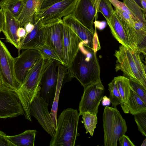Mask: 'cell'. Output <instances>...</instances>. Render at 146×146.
Listing matches in <instances>:
<instances>
[{"instance_id":"cell-7","label":"cell","mask_w":146,"mask_h":146,"mask_svg":"<svg viewBox=\"0 0 146 146\" xmlns=\"http://www.w3.org/2000/svg\"><path fill=\"white\" fill-rule=\"evenodd\" d=\"M104 91V88L101 81L84 88V93L79 104L80 116L86 112L97 115Z\"/></svg>"},{"instance_id":"cell-33","label":"cell","mask_w":146,"mask_h":146,"mask_svg":"<svg viewBox=\"0 0 146 146\" xmlns=\"http://www.w3.org/2000/svg\"><path fill=\"white\" fill-rule=\"evenodd\" d=\"M115 8L125 11L129 14L134 21H136L133 14L123 3L117 0H109Z\"/></svg>"},{"instance_id":"cell-11","label":"cell","mask_w":146,"mask_h":146,"mask_svg":"<svg viewBox=\"0 0 146 146\" xmlns=\"http://www.w3.org/2000/svg\"><path fill=\"white\" fill-rule=\"evenodd\" d=\"M48 105L40 96L39 91L30 104V111L31 115L35 118L43 129L52 137L55 135V130L48 110Z\"/></svg>"},{"instance_id":"cell-17","label":"cell","mask_w":146,"mask_h":146,"mask_svg":"<svg viewBox=\"0 0 146 146\" xmlns=\"http://www.w3.org/2000/svg\"><path fill=\"white\" fill-rule=\"evenodd\" d=\"M3 9L4 15V21L2 30L6 38V41L19 49L21 40L17 35L18 29L20 27L19 23L9 11L6 8Z\"/></svg>"},{"instance_id":"cell-1","label":"cell","mask_w":146,"mask_h":146,"mask_svg":"<svg viewBox=\"0 0 146 146\" xmlns=\"http://www.w3.org/2000/svg\"><path fill=\"white\" fill-rule=\"evenodd\" d=\"M96 53L81 41L71 66L67 68L69 78H76L84 88L101 81L100 68Z\"/></svg>"},{"instance_id":"cell-23","label":"cell","mask_w":146,"mask_h":146,"mask_svg":"<svg viewBox=\"0 0 146 146\" xmlns=\"http://www.w3.org/2000/svg\"><path fill=\"white\" fill-rule=\"evenodd\" d=\"M37 131L36 130H27L18 135L9 136L5 138L15 146H34Z\"/></svg>"},{"instance_id":"cell-29","label":"cell","mask_w":146,"mask_h":146,"mask_svg":"<svg viewBox=\"0 0 146 146\" xmlns=\"http://www.w3.org/2000/svg\"><path fill=\"white\" fill-rule=\"evenodd\" d=\"M123 3L133 14L136 21L146 23L142 10L134 0H122Z\"/></svg>"},{"instance_id":"cell-32","label":"cell","mask_w":146,"mask_h":146,"mask_svg":"<svg viewBox=\"0 0 146 146\" xmlns=\"http://www.w3.org/2000/svg\"><path fill=\"white\" fill-rule=\"evenodd\" d=\"M138 130L146 136V112H140L134 115Z\"/></svg>"},{"instance_id":"cell-41","label":"cell","mask_w":146,"mask_h":146,"mask_svg":"<svg viewBox=\"0 0 146 146\" xmlns=\"http://www.w3.org/2000/svg\"><path fill=\"white\" fill-rule=\"evenodd\" d=\"M102 100V105L104 106L109 105L111 102L110 99L106 96H103Z\"/></svg>"},{"instance_id":"cell-2","label":"cell","mask_w":146,"mask_h":146,"mask_svg":"<svg viewBox=\"0 0 146 146\" xmlns=\"http://www.w3.org/2000/svg\"><path fill=\"white\" fill-rule=\"evenodd\" d=\"M53 61L42 57L28 72L23 84L17 93L25 118L30 121H32L30 111V104L40 91L44 74Z\"/></svg>"},{"instance_id":"cell-16","label":"cell","mask_w":146,"mask_h":146,"mask_svg":"<svg viewBox=\"0 0 146 146\" xmlns=\"http://www.w3.org/2000/svg\"><path fill=\"white\" fill-rule=\"evenodd\" d=\"M62 20L44 25L45 31V43L54 49L63 62V35L61 25Z\"/></svg>"},{"instance_id":"cell-31","label":"cell","mask_w":146,"mask_h":146,"mask_svg":"<svg viewBox=\"0 0 146 146\" xmlns=\"http://www.w3.org/2000/svg\"><path fill=\"white\" fill-rule=\"evenodd\" d=\"M129 79L131 88L146 104V88L138 81L132 79Z\"/></svg>"},{"instance_id":"cell-21","label":"cell","mask_w":146,"mask_h":146,"mask_svg":"<svg viewBox=\"0 0 146 146\" xmlns=\"http://www.w3.org/2000/svg\"><path fill=\"white\" fill-rule=\"evenodd\" d=\"M58 68V77L56 93L50 113L55 131L57 129V112L60 93L65 76L67 74V68L64 65L59 64Z\"/></svg>"},{"instance_id":"cell-10","label":"cell","mask_w":146,"mask_h":146,"mask_svg":"<svg viewBox=\"0 0 146 146\" xmlns=\"http://www.w3.org/2000/svg\"><path fill=\"white\" fill-rule=\"evenodd\" d=\"M101 0H78L72 14L84 26L94 34V21L98 12Z\"/></svg>"},{"instance_id":"cell-13","label":"cell","mask_w":146,"mask_h":146,"mask_svg":"<svg viewBox=\"0 0 146 146\" xmlns=\"http://www.w3.org/2000/svg\"><path fill=\"white\" fill-rule=\"evenodd\" d=\"M42 57L37 50L28 49H25L18 56L15 58V73L20 87L28 72Z\"/></svg>"},{"instance_id":"cell-43","label":"cell","mask_w":146,"mask_h":146,"mask_svg":"<svg viewBox=\"0 0 146 146\" xmlns=\"http://www.w3.org/2000/svg\"><path fill=\"white\" fill-rule=\"evenodd\" d=\"M134 0L135 2L137 3V4L138 5V6L140 7V8L141 9L143 12V9L141 4V0Z\"/></svg>"},{"instance_id":"cell-36","label":"cell","mask_w":146,"mask_h":146,"mask_svg":"<svg viewBox=\"0 0 146 146\" xmlns=\"http://www.w3.org/2000/svg\"><path fill=\"white\" fill-rule=\"evenodd\" d=\"M100 46L95 28L93 39L92 50L95 52L96 53L97 52L100 50Z\"/></svg>"},{"instance_id":"cell-14","label":"cell","mask_w":146,"mask_h":146,"mask_svg":"<svg viewBox=\"0 0 146 146\" xmlns=\"http://www.w3.org/2000/svg\"><path fill=\"white\" fill-rule=\"evenodd\" d=\"M59 64L58 61L53 60L44 73L41 81L40 95L49 105L52 106L54 98L58 77L56 68Z\"/></svg>"},{"instance_id":"cell-40","label":"cell","mask_w":146,"mask_h":146,"mask_svg":"<svg viewBox=\"0 0 146 146\" xmlns=\"http://www.w3.org/2000/svg\"><path fill=\"white\" fill-rule=\"evenodd\" d=\"M4 21V15L3 9H0V32L2 31Z\"/></svg>"},{"instance_id":"cell-27","label":"cell","mask_w":146,"mask_h":146,"mask_svg":"<svg viewBox=\"0 0 146 146\" xmlns=\"http://www.w3.org/2000/svg\"><path fill=\"white\" fill-rule=\"evenodd\" d=\"M82 115V122L84 124L86 130V133H89L92 136L97 123V115L86 112Z\"/></svg>"},{"instance_id":"cell-42","label":"cell","mask_w":146,"mask_h":146,"mask_svg":"<svg viewBox=\"0 0 146 146\" xmlns=\"http://www.w3.org/2000/svg\"><path fill=\"white\" fill-rule=\"evenodd\" d=\"M141 3L143 9V12L146 18V0H141Z\"/></svg>"},{"instance_id":"cell-38","label":"cell","mask_w":146,"mask_h":146,"mask_svg":"<svg viewBox=\"0 0 146 146\" xmlns=\"http://www.w3.org/2000/svg\"><path fill=\"white\" fill-rule=\"evenodd\" d=\"M26 34V31L23 27H20L17 30V35L18 37L20 39L21 41L25 36Z\"/></svg>"},{"instance_id":"cell-25","label":"cell","mask_w":146,"mask_h":146,"mask_svg":"<svg viewBox=\"0 0 146 146\" xmlns=\"http://www.w3.org/2000/svg\"><path fill=\"white\" fill-rule=\"evenodd\" d=\"M27 0H2L0 1L1 8L7 9L16 19L21 12Z\"/></svg>"},{"instance_id":"cell-9","label":"cell","mask_w":146,"mask_h":146,"mask_svg":"<svg viewBox=\"0 0 146 146\" xmlns=\"http://www.w3.org/2000/svg\"><path fill=\"white\" fill-rule=\"evenodd\" d=\"M78 0H63L35 13L43 25L54 23L72 14Z\"/></svg>"},{"instance_id":"cell-30","label":"cell","mask_w":146,"mask_h":146,"mask_svg":"<svg viewBox=\"0 0 146 146\" xmlns=\"http://www.w3.org/2000/svg\"><path fill=\"white\" fill-rule=\"evenodd\" d=\"M108 89L110 92L109 98L112 104V107L116 108L117 105L121 104V99L117 84L114 79L109 84Z\"/></svg>"},{"instance_id":"cell-4","label":"cell","mask_w":146,"mask_h":146,"mask_svg":"<svg viewBox=\"0 0 146 146\" xmlns=\"http://www.w3.org/2000/svg\"><path fill=\"white\" fill-rule=\"evenodd\" d=\"M77 110H64L57 119V129L50 146H74L77 137L80 116Z\"/></svg>"},{"instance_id":"cell-45","label":"cell","mask_w":146,"mask_h":146,"mask_svg":"<svg viewBox=\"0 0 146 146\" xmlns=\"http://www.w3.org/2000/svg\"><path fill=\"white\" fill-rule=\"evenodd\" d=\"M1 77H0V85H1Z\"/></svg>"},{"instance_id":"cell-15","label":"cell","mask_w":146,"mask_h":146,"mask_svg":"<svg viewBox=\"0 0 146 146\" xmlns=\"http://www.w3.org/2000/svg\"><path fill=\"white\" fill-rule=\"evenodd\" d=\"M30 22L34 25V28L21 40L19 49L18 50L19 53L21 50H36L38 47L45 43L44 26L41 21L35 14Z\"/></svg>"},{"instance_id":"cell-3","label":"cell","mask_w":146,"mask_h":146,"mask_svg":"<svg viewBox=\"0 0 146 146\" xmlns=\"http://www.w3.org/2000/svg\"><path fill=\"white\" fill-rule=\"evenodd\" d=\"M140 54L120 45L114 54L117 59L115 69L116 72L121 70L124 76L138 81L146 88V66L141 60Z\"/></svg>"},{"instance_id":"cell-20","label":"cell","mask_w":146,"mask_h":146,"mask_svg":"<svg viewBox=\"0 0 146 146\" xmlns=\"http://www.w3.org/2000/svg\"><path fill=\"white\" fill-rule=\"evenodd\" d=\"M43 0H27L20 15L16 19L20 27H24L30 22L33 15L40 10Z\"/></svg>"},{"instance_id":"cell-22","label":"cell","mask_w":146,"mask_h":146,"mask_svg":"<svg viewBox=\"0 0 146 146\" xmlns=\"http://www.w3.org/2000/svg\"><path fill=\"white\" fill-rule=\"evenodd\" d=\"M113 79L117 84L120 95L121 107L124 113H128L129 112L128 102L130 89L129 79L124 76H121L115 77Z\"/></svg>"},{"instance_id":"cell-37","label":"cell","mask_w":146,"mask_h":146,"mask_svg":"<svg viewBox=\"0 0 146 146\" xmlns=\"http://www.w3.org/2000/svg\"><path fill=\"white\" fill-rule=\"evenodd\" d=\"M62 0H43L40 10L47 8L56 3Z\"/></svg>"},{"instance_id":"cell-26","label":"cell","mask_w":146,"mask_h":146,"mask_svg":"<svg viewBox=\"0 0 146 146\" xmlns=\"http://www.w3.org/2000/svg\"><path fill=\"white\" fill-rule=\"evenodd\" d=\"M98 11L103 15L108 25L113 21L115 11L111 3L109 0H101L98 7Z\"/></svg>"},{"instance_id":"cell-6","label":"cell","mask_w":146,"mask_h":146,"mask_svg":"<svg viewBox=\"0 0 146 146\" xmlns=\"http://www.w3.org/2000/svg\"><path fill=\"white\" fill-rule=\"evenodd\" d=\"M17 93L3 84L0 85V118L13 117L24 115Z\"/></svg>"},{"instance_id":"cell-19","label":"cell","mask_w":146,"mask_h":146,"mask_svg":"<svg viewBox=\"0 0 146 146\" xmlns=\"http://www.w3.org/2000/svg\"><path fill=\"white\" fill-rule=\"evenodd\" d=\"M114 11L131 43L135 50L138 52V40L134 27V20L125 11L115 8Z\"/></svg>"},{"instance_id":"cell-18","label":"cell","mask_w":146,"mask_h":146,"mask_svg":"<svg viewBox=\"0 0 146 146\" xmlns=\"http://www.w3.org/2000/svg\"><path fill=\"white\" fill-rule=\"evenodd\" d=\"M62 21L75 32L84 46L92 50L94 34L77 20L72 14L64 17Z\"/></svg>"},{"instance_id":"cell-24","label":"cell","mask_w":146,"mask_h":146,"mask_svg":"<svg viewBox=\"0 0 146 146\" xmlns=\"http://www.w3.org/2000/svg\"><path fill=\"white\" fill-rule=\"evenodd\" d=\"M128 105L129 112L132 115L146 112V104L136 94L131 87Z\"/></svg>"},{"instance_id":"cell-39","label":"cell","mask_w":146,"mask_h":146,"mask_svg":"<svg viewBox=\"0 0 146 146\" xmlns=\"http://www.w3.org/2000/svg\"><path fill=\"white\" fill-rule=\"evenodd\" d=\"M34 25L30 22L26 24L24 27L26 31V35L31 32L34 29Z\"/></svg>"},{"instance_id":"cell-44","label":"cell","mask_w":146,"mask_h":146,"mask_svg":"<svg viewBox=\"0 0 146 146\" xmlns=\"http://www.w3.org/2000/svg\"><path fill=\"white\" fill-rule=\"evenodd\" d=\"M146 139L144 140L141 146H146Z\"/></svg>"},{"instance_id":"cell-5","label":"cell","mask_w":146,"mask_h":146,"mask_svg":"<svg viewBox=\"0 0 146 146\" xmlns=\"http://www.w3.org/2000/svg\"><path fill=\"white\" fill-rule=\"evenodd\" d=\"M105 146H117L118 139L125 134L127 127L125 120L117 108L106 106L102 116Z\"/></svg>"},{"instance_id":"cell-28","label":"cell","mask_w":146,"mask_h":146,"mask_svg":"<svg viewBox=\"0 0 146 146\" xmlns=\"http://www.w3.org/2000/svg\"><path fill=\"white\" fill-rule=\"evenodd\" d=\"M41 54L42 57L46 59L52 60L59 62L64 65L63 62L54 49L50 46L45 43L36 49Z\"/></svg>"},{"instance_id":"cell-8","label":"cell","mask_w":146,"mask_h":146,"mask_svg":"<svg viewBox=\"0 0 146 146\" xmlns=\"http://www.w3.org/2000/svg\"><path fill=\"white\" fill-rule=\"evenodd\" d=\"M13 57L0 39V76L1 83L17 92L20 87L15 77Z\"/></svg>"},{"instance_id":"cell-34","label":"cell","mask_w":146,"mask_h":146,"mask_svg":"<svg viewBox=\"0 0 146 146\" xmlns=\"http://www.w3.org/2000/svg\"><path fill=\"white\" fill-rule=\"evenodd\" d=\"M118 140L121 146H135L128 137L125 134L119 137Z\"/></svg>"},{"instance_id":"cell-12","label":"cell","mask_w":146,"mask_h":146,"mask_svg":"<svg viewBox=\"0 0 146 146\" xmlns=\"http://www.w3.org/2000/svg\"><path fill=\"white\" fill-rule=\"evenodd\" d=\"M62 20L61 25L63 35V62L64 65L68 68L73 63L79 50L81 40L70 28L62 23Z\"/></svg>"},{"instance_id":"cell-35","label":"cell","mask_w":146,"mask_h":146,"mask_svg":"<svg viewBox=\"0 0 146 146\" xmlns=\"http://www.w3.org/2000/svg\"><path fill=\"white\" fill-rule=\"evenodd\" d=\"M6 135L5 133L0 131V146H15V145L5 138V136Z\"/></svg>"}]
</instances>
